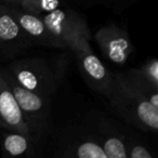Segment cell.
<instances>
[{
	"label": "cell",
	"instance_id": "5b68a950",
	"mask_svg": "<svg viewBox=\"0 0 158 158\" xmlns=\"http://www.w3.org/2000/svg\"><path fill=\"white\" fill-rule=\"evenodd\" d=\"M90 36H78L68 49L75 53L79 69L93 90L107 99L113 84V74L105 67L90 46Z\"/></svg>",
	"mask_w": 158,
	"mask_h": 158
},
{
	"label": "cell",
	"instance_id": "8fae6325",
	"mask_svg": "<svg viewBox=\"0 0 158 158\" xmlns=\"http://www.w3.org/2000/svg\"><path fill=\"white\" fill-rule=\"evenodd\" d=\"M0 128L19 130L31 135L16 99L0 66Z\"/></svg>",
	"mask_w": 158,
	"mask_h": 158
},
{
	"label": "cell",
	"instance_id": "5bb4252c",
	"mask_svg": "<svg viewBox=\"0 0 158 158\" xmlns=\"http://www.w3.org/2000/svg\"><path fill=\"white\" fill-rule=\"evenodd\" d=\"M61 5V0H22L20 3H18L14 7H18L22 10L38 14V15H42V14H46L60 8Z\"/></svg>",
	"mask_w": 158,
	"mask_h": 158
},
{
	"label": "cell",
	"instance_id": "7c38bea8",
	"mask_svg": "<svg viewBox=\"0 0 158 158\" xmlns=\"http://www.w3.org/2000/svg\"><path fill=\"white\" fill-rule=\"evenodd\" d=\"M0 145L2 153L9 157H31L38 147L29 134L6 128H0Z\"/></svg>",
	"mask_w": 158,
	"mask_h": 158
},
{
	"label": "cell",
	"instance_id": "277c9868",
	"mask_svg": "<svg viewBox=\"0 0 158 158\" xmlns=\"http://www.w3.org/2000/svg\"><path fill=\"white\" fill-rule=\"evenodd\" d=\"M52 155L65 158H106L86 123H68L60 128L53 143Z\"/></svg>",
	"mask_w": 158,
	"mask_h": 158
},
{
	"label": "cell",
	"instance_id": "7a4b0ae2",
	"mask_svg": "<svg viewBox=\"0 0 158 158\" xmlns=\"http://www.w3.org/2000/svg\"><path fill=\"white\" fill-rule=\"evenodd\" d=\"M2 68L23 88L48 99L56 91L61 77L40 57L14 60Z\"/></svg>",
	"mask_w": 158,
	"mask_h": 158
},
{
	"label": "cell",
	"instance_id": "e0dca14e",
	"mask_svg": "<svg viewBox=\"0 0 158 158\" xmlns=\"http://www.w3.org/2000/svg\"><path fill=\"white\" fill-rule=\"evenodd\" d=\"M0 1H2V2L8 3V5H11V6H16L18 3H20L22 0H0Z\"/></svg>",
	"mask_w": 158,
	"mask_h": 158
},
{
	"label": "cell",
	"instance_id": "2e32d148",
	"mask_svg": "<svg viewBox=\"0 0 158 158\" xmlns=\"http://www.w3.org/2000/svg\"><path fill=\"white\" fill-rule=\"evenodd\" d=\"M138 70L152 86L158 88V61L155 57L148 59Z\"/></svg>",
	"mask_w": 158,
	"mask_h": 158
},
{
	"label": "cell",
	"instance_id": "52a82bcc",
	"mask_svg": "<svg viewBox=\"0 0 158 158\" xmlns=\"http://www.w3.org/2000/svg\"><path fill=\"white\" fill-rule=\"evenodd\" d=\"M41 16L48 31L56 39L61 48H68L70 42L78 36H90L87 22L72 10L57 8Z\"/></svg>",
	"mask_w": 158,
	"mask_h": 158
},
{
	"label": "cell",
	"instance_id": "6da1fadb",
	"mask_svg": "<svg viewBox=\"0 0 158 158\" xmlns=\"http://www.w3.org/2000/svg\"><path fill=\"white\" fill-rule=\"evenodd\" d=\"M107 100L127 123L145 132H157L158 108L152 105L121 73L113 74Z\"/></svg>",
	"mask_w": 158,
	"mask_h": 158
},
{
	"label": "cell",
	"instance_id": "8992f818",
	"mask_svg": "<svg viewBox=\"0 0 158 158\" xmlns=\"http://www.w3.org/2000/svg\"><path fill=\"white\" fill-rule=\"evenodd\" d=\"M85 123L103 148L106 158H128L123 128L101 113L87 116Z\"/></svg>",
	"mask_w": 158,
	"mask_h": 158
},
{
	"label": "cell",
	"instance_id": "9a60e30c",
	"mask_svg": "<svg viewBox=\"0 0 158 158\" xmlns=\"http://www.w3.org/2000/svg\"><path fill=\"white\" fill-rule=\"evenodd\" d=\"M126 146L128 158H152L154 154L142 142V139L126 131Z\"/></svg>",
	"mask_w": 158,
	"mask_h": 158
},
{
	"label": "cell",
	"instance_id": "ba28073f",
	"mask_svg": "<svg viewBox=\"0 0 158 158\" xmlns=\"http://www.w3.org/2000/svg\"><path fill=\"white\" fill-rule=\"evenodd\" d=\"M31 46L10 6L0 1V52L7 57H14L26 52Z\"/></svg>",
	"mask_w": 158,
	"mask_h": 158
},
{
	"label": "cell",
	"instance_id": "3957f363",
	"mask_svg": "<svg viewBox=\"0 0 158 158\" xmlns=\"http://www.w3.org/2000/svg\"><path fill=\"white\" fill-rule=\"evenodd\" d=\"M2 73L15 97L31 138L39 145L44 142L50 125V99L23 88L3 68Z\"/></svg>",
	"mask_w": 158,
	"mask_h": 158
},
{
	"label": "cell",
	"instance_id": "9c48e42d",
	"mask_svg": "<svg viewBox=\"0 0 158 158\" xmlns=\"http://www.w3.org/2000/svg\"><path fill=\"white\" fill-rule=\"evenodd\" d=\"M94 38L104 56L116 65H125L133 51L129 35L115 25L100 28Z\"/></svg>",
	"mask_w": 158,
	"mask_h": 158
},
{
	"label": "cell",
	"instance_id": "30bf717a",
	"mask_svg": "<svg viewBox=\"0 0 158 158\" xmlns=\"http://www.w3.org/2000/svg\"><path fill=\"white\" fill-rule=\"evenodd\" d=\"M10 9L18 20L22 31L31 41V44H39L41 47L61 48L56 39L48 31L41 15L25 11L14 6H10Z\"/></svg>",
	"mask_w": 158,
	"mask_h": 158
},
{
	"label": "cell",
	"instance_id": "4fadbf2b",
	"mask_svg": "<svg viewBox=\"0 0 158 158\" xmlns=\"http://www.w3.org/2000/svg\"><path fill=\"white\" fill-rule=\"evenodd\" d=\"M125 77L129 80L147 100L153 106L158 108V88L152 86L146 79L139 73L138 68H131L126 72Z\"/></svg>",
	"mask_w": 158,
	"mask_h": 158
}]
</instances>
